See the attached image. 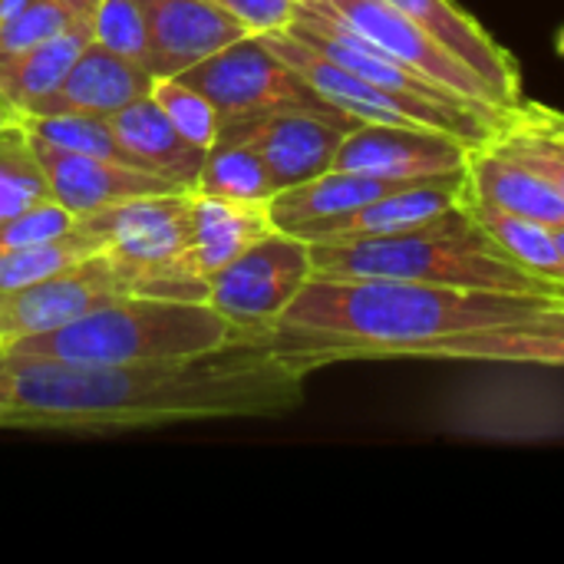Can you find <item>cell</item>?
Masks as SVG:
<instances>
[{
  "instance_id": "obj_37",
  "label": "cell",
  "mask_w": 564,
  "mask_h": 564,
  "mask_svg": "<svg viewBox=\"0 0 564 564\" xmlns=\"http://www.w3.org/2000/svg\"><path fill=\"white\" fill-rule=\"evenodd\" d=\"M542 112H545V119L552 122V126H558L564 132V112H558V109H549V106H542Z\"/></svg>"
},
{
  "instance_id": "obj_2",
  "label": "cell",
  "mask_w": 564,
  "mask_h": 564,
  "mask_svg": "<svg viewBox=\"0 0 564 564\" xmlns=\"http://www.w3.org/2000/svg\"><path fill=\"white\" fill-rule=\"evenodd\" d=\"M555 301L562 297L311 274L274 324L271 344L311 370L337 360H397L430 340L522 321Z\"/></svg>"
},
{
  "instance_id": "obj_5",
  "label": "cell",
  "mask_w": 564,
  "mask_h": 564,
  "mask_svg": "<svg viewBox=\"0 0 564 564\" xmlns=\"http://www.w3.org/2000/svg\"><path fill=\"white\" fill-rule=\"evenodd\" d=\"M106 238V251L122 264L132 291L142 297L208 301V281L188 258L192 188L145 195L86 215Z\"/></svg>"
},
{
  "instance_id": "obj_3",
  "label": "cell",
  "mask_w": 564,
  "mask_h": 564,
  "mask_svg": "<svg viewBox=\"0 0 564 564\" xmlns=\"http://www.w3.org/2000/svg\"><path fill=\"white\" fill-rule=\"evenodd\" d=\"M314 274L327 278H400L466 291L562 297L564 288L509 261L469 215L466 202L433 221L380 238L311 241Z\"/></svg>"
},
{
  "instance_id": "obj_36",
  "label": "cell",
  "mask_w": 564,
  "mask_h": 564,
  "mask_svg": "<svg viewBox=\"0 0 564 564\" xmlns=\"http://www.w3.org/2000/svg\"><path fill=\"white\" fill-rule=\"evenodd\" d=\"M17 119V109L3 99V93H0V126H7V122H13Z\"/></svg>"
},
{
  "instance_id": "obj_12",
  "label": "cell",
  "mask_w": 564,
  "mask_h": 564,
  "mask_svg": "<svg viewBox=\"0 0 564 564\" xmlns=\"http://www.w3.org/2000/svg\"><path fill=\"white\" fill-rule=\"evenodd\" d=\"M33 149L46 172L53 202H59L76 218H86V215H96L112 205L135 202L145 195L178 192V185L135 165H122V162L83 155V152H66L40 139H33Z\"/></svg>"
},
{
  "instance_id": "obj_21",
  "label": "cell",
  "mask_w": 564,
  "mask_h": 564,
  "mask_svg": "<svg viewBox=\"0 0 564 564\" xmlns=\"http://www.w3.org/2000/svg\"><path fill=\"white\" fill-rule=\"evenodd\" d=\"M466 192L506 212H516L545 225H564L562 192L535 169L516 159H506L489 145L473 149L469 165H466Z\"/></svg>"
},
{
  "instance_id": "obj_11",
  "label": "cell",
  "mask_w": 564,
  "mask_h": 564,
  "mask_svg": "<svg viewBox=\"0 0 564 564\" xmlns=\"http://www.w3.org/2000/svg\"><path fill=\"white\" fill-rule=\"evenodd\" d=\"M132 281L122 271V264L102 248L23 291L3 294V307L13 327V344L30 334L56 330L63 324H73L96 307L129 297Z\"/></svg>"
},
{
  "instance_id": "obj_35",
  "label": "cell",
  "mask_w": 564,
  "mask_h": 564,
  "mask_svg": "<svg viewBox=\"0 0 564 564\" xmlns=\"http://www.w3.org/2000/svg\"><path fill=\"white\" fill-rule=\"evenodd\" d=\"M30 0H0V23H7L10 17H17Z\"/></svg>"
},
{
  "instance_id": "obj_32",
  "label": "cell",
  "mask_w": 564,
  "mask_h": 564,
  "mask_svg": "<svg viewBox=\"0 0 564 564\" xmlns=\"http://www.w3.org/2000/svg\"><path fill=\"white\" fill-rule=\"evenodd\" d=\"M73 225H76V215H69L59 202H43L17 218L0 221V254L53 241V238L66 235Z\"/></svg>"
},
{
  "instance_id": "obj_6",
  "label": "cell",
  "mask_w": 564,
  "mask_h": 564,
  "mask_svg": "<svg viewBox=\"0 0 564 564\" xmlns=\"http://www.w3.org/2000/svg\"><path fill=\"white\" fill-rule=\"evenodd\" d=\"M175 79L198 89L218 109L221 129L278 112V109H317L330 116H347L327 99H321L301 79V73L291 69L264 43V36H251V33L205 56L202 63L188 66Z\"/></svg>"
},
{
  "instance_id": "obj_10",
  "label": "cell",
  "mask_w": 564,
  "mask_h": 564,
  "mask_svg": "<svg viewBox=\"0 0 564 564\" xmlns=\"http://www.w3.org/2000/svg\"><path fill=\"white\" fill-rule=\"evenodd\" d=\"M469 155L473 145H466L463 139L443 129L360 122L344 135L334 169L360 172L373 178H393V182H416V178L463 172L469 165Z\"/></svg>"
},
{
  "instance_id": "obj_30",
  "label": "cell",
  "mask_w": 564,
  "mask_h": 564,
  "mask_svg": "<svg viewBox=\"0 0 564 564\" xmlns=\"http://www.w3.org/2000/svg\"><path fill=\"white\" fill-rule=\"evenodd\" d=\"M152 99L162 106V112L169 116V122L202 152H208L218 142L221 132V119L218 109L192 86H185L175 76H162L152 86Z\"/></svg>"
},
{
  "instance_id": "obj_17",
  "label": "cell",
  "mask_w": 564,
  "mask_h": 564,
  "mask_svg": "<svg viewBox=\"0 0 564 564\" xmlns=\"http://www.w3.org/2000/svg\"><path fill=\"white\" fill-rule=\"evenodd\" d=\"M466 198V169L433 178L406 182L350 215L330 221L314 241H344V238H380V235H400L410 228H420L433 221L436 215L456 208Z\"/></svg>"
},
{
  "instance_id": "obj_23",
  "label": "cell",
  "mask_w": 564,
  "mask_h": 564,
  "mask_svg": "<svg viewBox=\"0 0 564 564\" xmlns=\"http://www.w3.org/2000/svg\"><path fill=\"white\" fill-rule=\"evenodd\" d=\"M466 208L469 215L482 225V231L499 245V251L516 261L519 268H525L529 274L552 281L564 288V261L558 254V241H555V225L506 212L486 198H476L466 192Z\"/></svg>"
},
{
  "instance_id": "obj_15",
  "label": "cell",
  "mask_w": 564,
  "mask_h": 564,
  "mask_svg": "<svg viewBox=\"0 0 564 564\" xmlns=\"http://www.w3.org/2000/svg\"><path fill=\"white\" fill-rule=\"evenodd\" d=\"M393 10L410 17L423 33L479 73L496 93L499 106L516 109L522 102V73L516 56L456 0H387Z\"/></svg>"
},
{
  "instance_id": "obj_9",
  "label": "cell",
  "mask_w": 564,
  "mask_h": 564,
  "mask_svg": "<svg viewBox=\"0 0 564 564\" xmlns=\"http://www.w3.org/2000/svg\"><path fill=\"white\" fill-rule=\"evenodd\" d=\"M360 122L354 116H330L317 109H278L238 126H225L218 135L251 145L274 182V188H291L334 169L337 149L350 129Z\"/></svg>"
},
{
  "instance_id": "obj_20",
  "label": "cell",
  "mask_w": 564,
  "mask_h": 564,
  "mask_svg": "<svg viewBox=\"0 0 564 564\" xmlns=\"http://www.w3.org/2000/svg\"><path fill=\"white\" fill-rule=\"evenodd\" d=\"M278 231L268 205H245L215 195H202L192 188V235L188 258L198 278L212 281L225 264H231L241 251H248L264 235Z\"/></svg>"
},
{
  "instance_id": "obj_31",
  "label": "cell",
  "mask_w": 564,
  "mask_h": 564,
  "mask_svg": "<svg viewBox=\"0 0 564 564\" xmlns=\"http://www.w3.org/2000/svg\"><path fill=\"white\" fill-rule=\"evenodd\" d=\"M93 40L106 50L145 66L149 59V26L142 0H99L93 13Z\"/></svg>"
},
{
  "instance_id": "obj_28",
  "label": "cell",
  "mask_w": 564,
  "mask_h": 564,
  "mask_svg": "<svg viewBox=\"0 0 564 564\" xmlns=\"http://www.w3.org/2000/svg\"><path fill=\"white\" fill-rule=\"evenodd\" d=\"M20 126L40 139V142H50L56 149H66V152H83V155H99V159H112V162H122V165H135L132 155L122 149L116 129L109 126L106 116H76V112H46V116H17ZM139 169V165H135Z\"/></svg>"
},
{
  "instance_id": "obj_38",
  "label": "cell",
  "mask_w": 564,
  "mask_h": 564,
  "mask_svg": "<svg viewBox=\"0 0 564 564\" xmlns=\"http://www.w3.org/2000/svg\"><path fill=\"white\" fill-rule=\"evenodd\" d=\"M555 241H558V254L564 261V225H555Z\"/></svg>"
},
{
  "instance_id": "obj_18",
  "label": "cell",
  "mask_w": 564,
  "mask_h": 564,
  "mask_svg": "<svg viewBox=\"0 0 564 564\" xmlns=\"http://www.w3.org/2000/svg\"><path fill=\"white\" fill-rule=\"evenodd\" d=\"M400 185H406V182L327 169L317 178H307L301 185L274 192V198L268 202V212H271V221L278 231L314 241L330 221L350 215L354 208H360V205H367V202H373V198H380Z\"/></svg>"
},
{
  "instance_id": "obj_7",
  "label": "cell",
  "mask_w": 564,
  "mask_h": 564,
  "mask_svg": "<svg viewBox=\"0 0 564 564\" xmlns=\"http://www.w3.org/2000/svg\"><path fill=\"white\" fill-rule=\"evenodd\" d=\"M314 274L311 241L271 231L208 281V304L238 340H271L274 324Z\"/></svg>"
},
{
  "instance_id": "obj_29",
  "label": "cell",
  "mask_w": 564,
  "mask_h": 564,
  "mask_svg": "<svg viewBox=\"0 0 564 564\" xmlns=\"http://www.w3.org/2000/svg\"><path fill=\"white\" fill-rule=\"evenodd\" d=\"M99 0H30L17 17L0 23V76L36 43L59 33L73 20L93 17Z\"/></svg>"
},
{
  "instance_id": "obj_26",
  "label": "cell",
  "mask_w": 564,
  "mask_h": 564,
  "mask_svg": "<svg viewBox=\"0 0 564 564\" xmlns=\"http://www.w3.org/2000/svg\"><path fill=\"white\" fill-rule=\"evenodd\" d=\"M489 149L535 169L564 195V132L545 119L539 102H519L509 126L489 142Z\"/></svg>"
},
{
  "instance_id": "obj_16",
  "label": "cell",
  "mask_w": 564,
  "mask_h": 564,
  "mask_svg": "<svg viewBox=\"0 0 564 564\" xmlns=\"http://www.w3.org/2000/svg\"><path fill=\"white\" fill-rule=\"evenodd\" d=\"M155 86V76L106 50L102 43H89L83 50V56L73 63V69L63 76V83L40 99L30 112L33 116H46V112H76V116H112L122 106H129L139 96H149ZM26 116V112H20Z\"/></svg>"
},
{
  "instance_id": "obj_4",
  "label": "cell",
  "mask_w": 564,
  "mask_h": 564,
  "mask_svg": "<svg viewBox=\"0 0 564 564\" xmlns=\"http://www.w3.org/2000/svg\"><path fill=\"white\" fill-rule=\"evenodd\" d=\"M238 340L208 301H169L129 294L56 330L10 344L7 357L63 364H145L218 350Z\"/></svg>"
},
{
  "instance_id": "obj_1",
  "label": "cell",
  "mask_w": 564,
  "mask_h": 564,
  "mask_svg": "<svg viewBox=\"0 0 564 564\" xmlns=\"http://www.w3.org/2000/svg\"><path fill=\"white\" fill-rule=\"evenodd\" d=\"M314 370L271 340L145 364H63L0 354V430L112 433L192 420L284 416Z\"/></svg>"
},
{
  "instance_id": "obj_8",
  "label": "cell",
  "mask_w": 564,
  "mask_h": 564,
  "mask_svg": "<svg viewBox=\"0 0 564 564\" xmlns=\"http://www.w3.org/2000/svg\"><path fill=\"white\" fill-rule=\"evenodd\" d=\"M350 26L357 36L423 76L426 83L446 89L449 96H459L463 102L492 112V116H509L512 109L499 106L496 93L489 83L473 73L463 59H456L446 46H440L430 33H423L410 17L393 10L387 0H304Z\"/></svg>"
},
{
  "instance_id": "obj_27",
  "label": "cell",
  "mask_w": 564,
  "mask_h": 564,
  "mask_svg": "<svg viewBox=\"0 0 564 564\" xmlns=\"http://www.w3.org/2000/svg\"><path fill=\"white\" fill-rule=\"evenodd\" d=\"M53 202L46 172L20 119L0 126V221Z\"/></svg>"
},
{
  "instance_id": "obj_39",
  "label": "cell",
  "mask_w": 564,
  "mask_h": 564,
  "mask_svg": "<svg viewBox=\"0 0 564 564\" xmlns=\"http://www.w3.org/2000/svg\"><path fill=\"white\" fill-rule=\"evenodd\" d=\"M294 3H304V0H294Z\"/></svg>"
},
{
  "instance_id": "obj_19",
  "label": "cell",
  "mask_w": 564,
  "mask_h": 564,
  "mask_svg": "<svg viewBox=\"0 0 564 564\" xmlns=\"http://www.w3.org/2000/svg\"><path fill=\"white\" fill-rule=\"evenodd\" d=\"M116 129L122 149L132 155V162L178 188H195L205 152L195 149L162 112V106L149 96L132 99L119 112L106 116Z\"/></svg>"
},
{
  "instance_id": "obj_33",
  "label": "cell",
  "mask_w": 564,
  "mask_h": 564,
  "mask_svg": "<svg viewBox=\"0 0 564 564\" xmlns=\"http://www.w3.org/2000/svg\"><path fill=\"white\" fill-rule=\"evenodd\" d=\"M228 17H235L251 36H264L274 30H288L297 17L294 0H208Z\"/></svg>"
},
{
  "instance_id": "obj_25",
  "label": "cell",
  "mask_w": 564,
  "mask_h": 564,
  "mask_svg": "<svg viewBox=\"0 0 564 564\" xmlns=\"http://www.w3.org/2000/svg\"><path fill=\"white\" fill-rule=\"evenodd\" d=\"M102 248H106L102 231L89 218H76V225L53 241L0 254V294L23 291V288L36 284V281H43V278L102 251Z\"/></svg>"
},
{
  "instance_id": "obj_22",
  "label": "cell",
  "mask_w": 564,
  "mask_h": 564,
  "mask_svg": "<svg viewBox=\"0 0 564 564\" xmlns=\"http://www.w3.org/2000/svg\"><path fill=\"white\" fill-rule=\"evenodd\" d=\"M93 43V17L73 20L59 33L46 36L33 50H26L3 76H0V93L3 99L20 112H30L40 99H46L63 76L73 69V63L83 56V50Z\"/></svg>"
},
{
  "instance_id": "obj_14",
  "label": "cell",
  "mask_w": 564,
  "mask_h": 564,
  "mask_svg": "<svg viewBox=\"0 0 564 564\" xmlns=\"http://www.w3.org/2000/svg\"><path fill=\"white\" fill-rule=\"evenodd\" d=\"M149 26V59L145 69L162 76H178L221 46L248 36V30L208 0H142Z\"/></svg>"
},
{
  "instance_id": "obj_24",
  "label": "cell",
  "mask_w": 564,
  "mask_h": 564,
  "mask_svg": "<svg viewBox=\"0 0 564 564\" xmlns=\"http://www.w3.org/2000/svg\"><path fill=\"white\" fill-rule=\"evenodd\" d=\"M195 192L245 205H268L278 188L268 175L264 159L251 145L218 135V142L205 152Z\"/></svg>"
},
{
  "instance_id": "obj_34",
  "label": "cell",
  "mask_w": 564,
  "mask_h": 564,
  "mask_svg": "<svg viewBox=\"0 0 564 564\" xmlns=\"http://www.w3.org/2000/svg\"><path fill=\"white\" fill-rule=\"evenodd\" d=\"M13 344V327H10V317H7V307H3V294H0V354Z\"/></svg>"
},
{
  "instance_id": "obj_13",
  "label": "cell",
  "mask_w": 564,
  "mask_h": 564,
  "mask_svg": "<svg viewBox=\"0 0 564 564\" xmlns=\"http://www.w3.org/2000/svg\"><path fill=\"white\" fill-rule=\"evenodd\" d=\"M410 360H482V364H532L564 367V301H555L522 321L476 327L430 340Z\"/></svg>"
}]
</instances>
